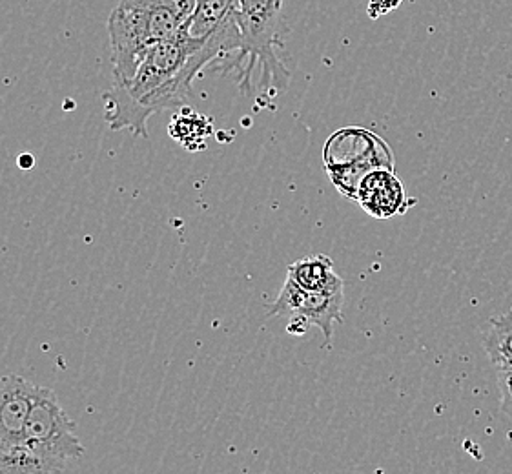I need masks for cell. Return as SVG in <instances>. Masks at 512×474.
Here are the masks:
<instances>
[{
  "label": "cell",
  "instance_id": "obj_6",
  "mask_svg": "<svg viewBox=\"0 0 512 474\" xmlns=\"http://www.w3.org/2000/svg\"><path fill=\"white\" fill-rule=\"evenodd\" d=\"M35 392L37 383L19 374L0 378V456L24 442V429Z\"/></svg>",
  "mask_w": 512,
  "mask_h": 474
},
{
  "label": "cell",
  "instance_id": "obj_10",
  "mask_svg": "<svg viewBox=\"0 0 512 474\" xmlns=\"http://www.w3.org/2000/svg\"><path fill=\"white\" fill-rule=\"evenodd\" d=\"M485 351L494 361H512V314L491 320L485 334Z\"/></svg>",
  "mask_w": 512,
  "mask_h": 474
},
{
  "label": "cell",
  "instance_id": "obj_3",
  "mask_svg": "<svg viewBox=\"0 0 512 474\" xmlns=\"http://www.w3.org/2000/svg\"><path fill=\"white\" fill-rule=\"evenodd\" d=\"M323 161L330 181L349 199H356L361 179L372 170L396 168L390 146L374 132L356 126L341 128L328 137Z\"/></svg>",
  "mask_w": 512,
  "mask_h": 474
},
{
  "label": "cell",
  "instance_id": "obj_1",
  "mask_svg": "<svg viewBox=\"0 0 512 474\" xmlns=\"http://www.w3.org/2000/svg\"><path fill=\"white\" fill-rule=\"evenodd\" d=\"M197 0H121L108 19L113 83H128L148 50L188 26Z\"/></svg>",
  "mask_w": 512,
  "mask_h": 474
},
{
  "label": "cell",
  "instance_id": "obj_4",
  "mask_svg": "<svg viewBox=\"0 0 512 474\" xmlns=\"http://www.w3.org/2000/svg\"><path fill=\"white\" fill-rule=\"evenodd\" d=\"M75 427L55 392L37 385L24 429V444L57 474L64 473L66 465L86 453Z\"/></svg>",
  "mask_w": 512,
  "mask_h": 474
},
{
  "label": "cell",
  "instance_id": "obj_13",
  "mask_svg": "<svg viewBox=\"0 0 512 474\" xmlns=\"http://www.w3.org/2000/svg\"><path fill=\"white\" fill-rule=\"evenodd\" d=\"M308 325L307 321L301 320V318H297V316H292L290 318V323H288L287 330L290 334H294V336H303L305 332H307Z\"/></svg>",
  "mask_w": 512,
  "mask_h": 474
},
{
  "label": "cell",
  "instance_id": "obj_12",
  "mask_svg": "<svg viewBox=\"0 0 512 474\" xmlns=\"http://www.w3.org/2000/svg\"><path fill=\"white\" fill-rule=\"evenodd\" d=\"M398 4H401V0H370V17L376 19L383 11L394 10Z\"/></svg>",
  "mask_w": 512,
  "mask_h": 474
},
{
  "label": "cell",
  "instance_id": "obj_11",
  "mask_svg": "<svg viewBox=\"0 0 512 474\" xmlns=\"http://www.w3.org/2000/svg\"><path fill=\"white\" fill-rule=\"evenodd\" d=\"M500 391V409L512 420V372L503 367H494Z\"/></svg>",
  "mask_w": 512,
  "mask_h": 474
},
{
  "label": "cell",
  "instance_id": "obj_7",
  "mask_svg": "<svg viewBox=\"0 0 512 474\" xmlns=\"http://www.w3.org/2000/svg\"><path fill=\"white\" fill-rule=\"evenodd\" d=\"M354 201H358L359 207L376 219L400 216L407 212V208L412 207L405 186L396 176V172L387 168L372 170L363 177Z\"/></svg>",
  "mask_w": 512,
  "mask_h": 474
},
{
  "label": "cell",
  "instance_id": "obj_5",
  "mask_svg": "<svg viewBox=\"0 0 512 474\" xmlns=\"http://www.w3.org/2000/svg\"><path fill=\"white\" fill-rule=\"evenodd\" d=\"M345 285L334 289L303 290L292 279H285V285L276 301L268 309V318L272 316H297L308 325L318 327L325 340L330 343L334 336V325L343 321V303H345Z\"/></svg>",
  "mask_w": 512,
  "mask_h": 474
},
{
  "label": "cell",
  "instance_id": "obj_9",
  "mask_svg": "<svg viewBox=\"0 0 512 474\" xmlns=\"http://www.w3.org/2000/svg\"><path fill=\"white\" fill-rule=\"evenodd\" d=\"M237 6L239 0H197L194 15L186 28L195 39H206L234 17Z\"/></svg>",
  "mask_w": 512,
  "mask_h": 474
},
{
  "label": "cell",
  "instance_id": "obj_2",
  "mask_svg": "<svg viewBox=\"0 0 512 474\" xmlns=\"http://www.w3.org/2000/svg\"><path fill=\"white\" fill-rule=\"evenodd\" d=\"M281 6L283 0H239L236 11L239 28L237 59L226 70L241 72L239 84L250 88L252 72L257 64L263 68V88L287 90L288 73L285 64L277 59L276 48L281 44Z\"/></svg>",
  "mask_w": 512,
  "mask_h": 474
},
{
  "label": "cell",
  "instance_id": "obj_8",
  "mask_svg": "<svg viewBox=\"0 0 512 474\" xmlns=\"http://www.w3.org/2000/svg\"><path fill=\"white\" fill-rule=\"evenodd\" d=\"M287 278L303 290L334 289L343 285V279L339 278L334 268V261L325 254L297 259L288 267Z\"/></svg>",
  "mask_w": 512,
  "mask_h": 474
}]
</instances>
